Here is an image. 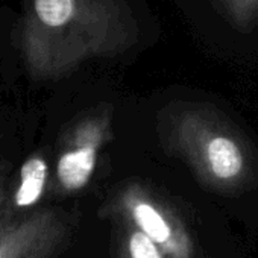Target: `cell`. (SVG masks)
I'll return each instance as SVG.
<instances>
[{
  "instance_id": "ba28073f",
  "label": "cell",
  "mask_w": 258,
  "mask_h": 258,
  "mask_svg": "<svg viewBox=\"0 0 258 258\" xmlns=\"http://www.w3.org/2000/svg\"><path fill=\"white\" fill-rule=\"evenodd\" d=\"M225 14L235 28H246L258 17V0H220Z\"/></svg>"
},
{
  "instance_id": "277c9868",
  "label": "cell",
  "mask_w": 258,
  "mask_h": 258,
  "mask_svg": "<svg viewBox=\"0 0 258 258\" xmlns=\"http://www.w3.org/2000/svg\"><path fill=\"white\" fill-rule=\"evenodd\" d=\"M72 234L69 217L52 208L0 219V258H55Z\"/></svg>"
},
{
  "instance_id": "5b68a950",
  "label": "cell",
  "mask_w": 258,
  "mask_h": 258,
  "mask_svg": "<svg viewBox=\"0 0 258 258\" xmlns=\"http://www.w3.org/2000/svg\"><path fill=\"white\" fill-rule=\"evenodd\" d=\"M173 139L185 157L217 182H231L243 170V155L237 143L226 136L207 131L193 115L185 114L176 123Z\"/></svg>"
},
{
  "instance_id": "8992f818",
  "label": "cell",
  "mask_w": 258,
  "mask_h": 258,
  "mask_svg": "<svg viewBox=\"0 0 258 258\" xmlns=\"http://www.w3.org/2000/svg\"><path fill=\"white\" fill-rule=\"evenodd\" d=\"M47 176L49 164L46 158L41 154L29 157L20 172V181L16 190V205L19 208L35 205L44 193Z\"/></svg>"
},
{
  "instance_id": "52a82bcc",
  "label": "cell",
  "mask_w": 258,
  "mask_h": 258,
  "mask_svg": "<svg viewBox=\"0 0 258 258\" xmlns=\"http://www.w3.org/2000/svg\"><path fill=\"white\" fill-rule=\"evenodd\" d=\"M117 258H169V256L140 231L127 225H120Z\"/></svg>"
},
{
  "instance_id": "7a4b0ae2",
  "label": "cell",
  "mask_w": 258,
  "mask_h": 258,
  "mask_svg": "<svg viewBox=\"0 0 258 258\" xmlns=\"http://www.w3.org/2000/svg\"><path fill=\"white\" fill-rule=\"evenodd\" d=\"M102 216L145 234L169 258H193V246L179 219L143 182L121 184L102 207Z\"/></svg>"
},
{
  "instance_id": "6da1fadb",
  "label": "cell",
  "mask_w": 258,
  "mask_h": 258,
  "mask_svg": "<svg viewBox=\"0 0 258 258\" xmlns=\"http://www.w3.org/2000/svg\"><path fill=\"white\" fill-rule=\"evenodd\" d=\"M139 41L126 0H26L19 46L34 81L64 78L96 58H114Z\"/></svg>"
},
{
  "instance_id": "9c48e42d",
  "label": "cell",
  "mask_w": 258,
  "mask_h": 258,
  "mask_svg": "<svg viewBox=\"0 0 258 258\" xmlns=\"http://www.w3.org/2000/svg\"><path fill=\"white\" fill-rule=\"evenodd\" d=\"M5 196H7L5 175H4V170L0 169V210H2V205H4V202H5Z\"/></svg>"
},
{
  "instance_id": "3957f363",
  "label": "cell",
  "mask_w": 258,
  "mask_h": 258,
  "mask_svg": "<svg viewBox=\"0 0 258 258\" xmlns=\"http://www.w3.org/2000/svg\"><path fill=\"white\" fill-rule=\"evenodd\" d=\"M112 106L99 105L67 127L55 163L58 193L75 195L90 184L102 151L112 140Z\"/></svg>"
}]
</instances>
